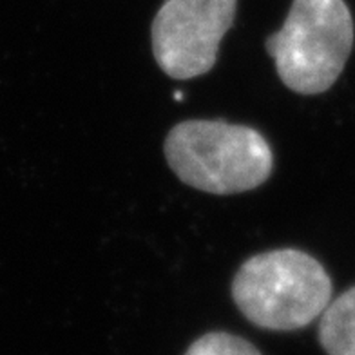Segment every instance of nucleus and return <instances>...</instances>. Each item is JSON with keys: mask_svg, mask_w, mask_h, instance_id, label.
<instances>
[{"mask_svg": "<svg viewBox=\"0 0 355 355\" xmlns=\"http://www.w3.org/2000/svg\"><path fill=\"white\" fill-rule=\"evenodd\" d=\"M238 0H164L150 28L159 69L174 80L207 75L232 28Z\"/></svg>", "mask_w": 355, "mask_h": 355, "instance_id": "nucleus-4", "label": "nucleus"}, {"mask_svg": "<svg viewBox=\"0 0 355 355\" xmlns=\"http://www.w3.org/2000/svg\"><path fill=\"white\" fill-rule=\"evenodd\" d=\"M319 343L328 355H355V286L321 313Z\"/></svg>", "mask_w": 355, "mask_h": 355, "instance_id": "nucleus-5", "label": "nucleus"}, {"mask_svg": "<svg viewBox=\"0 0 355 355\" xmlns=\"http://www.w3.org/2000/svg\"><path fill=\"white\" fill-rule=\"evenodd\" d=\"M164 153L185 185L209 194H239L268 180L274 155L261 132L221 120H185L171 129Z\"/></svg>", "mask_w": 355, "mask_h": 355, "instance_id": "nucleus-1", "label": "nucleus"}, {"mask_svg": "<svg viewBox=\"0 0 355 355\" xmlns=\"http://www.w3.org/2000/svg\"><path fill=\"white\" fill-rule=\"evenodd\" d=\"M281 82L294 93L321 94L341 76L354 47L345 0H294L283 28L266 38Z\"/></svg>", "mask_w": 355, "mask_h": 355, "instance_id": "nucleus-3", "label": "nucleus"}, {"mask_svg": "<svg viewBox=\"0 0 355 355\" xmlns=\"http://www.w3.org/2000/svg\"><path fill=\"white\" fill-rule=\"evenodd\" d=\"M332 297L324 266L297 248L257 254L239 266L232 300L248 321L265 330L292 332L318 319Z\"/></svg>", "mask_w": 355, "mask_h": 355, "instance_id": "nucleus-2", "label": "nucleus"}, {"mask_svg": "<svg viewBox=\"0 0 355 355\" xmlns=\"http://www.w3.org/2000/svg\"><path fill=\"white\" fill-rule=\"evenodd\" d=\"M185 355H261L256 346L243 337L227 332H211L201 336L189 346Z\"/></svg>", "mask_w": 355, "mask_h": 355, "instance_id": "nucleus-6", "label": "nucleus"}]
</instances>
